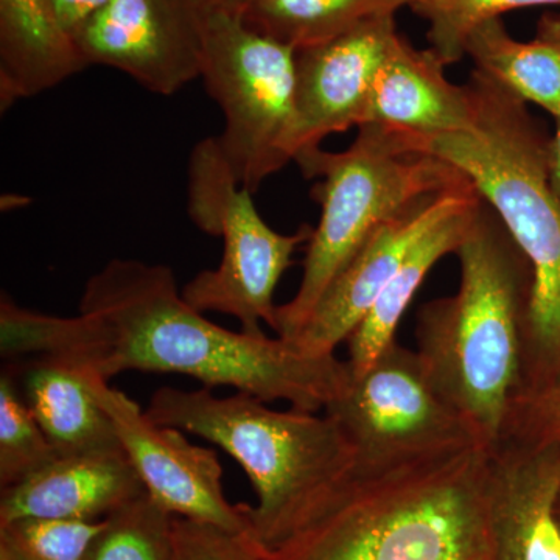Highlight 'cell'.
<instances>
[{
    "label": "cell",
    "mask_w": 560,
    "mask_h": 560,
    "mask_svg": "<svg viewBox=\"0 0 560 560\" xmlns=\"http://www.w3.org/2000/svg\"><path fill=\"white\" fill-rule=\"evenodd\" d=\"M147 493L125 453L70 455L51 459L0 495V523L102 522Z\"/></svg>",
    "instance_id": "9a60e30c"
},
{
    "label": "cell",
    "mask_w": 560,
    "mask_h": 560,
    "mask_svg": "<svg viewBox=\"0 0 560 560\" xmlns=\"http://www.w3.org/2000/svg\"><path fill=\"white\" fill-rule=\"evenodd\" d=\"M464 54L469 55L477 72L558 119L560 54L551 44L539 38L529 43L514 39L501 20H493L470 33Z\"/></svg>",
    "instance_id": "ffe728a7"
},
{
    "label": "cell",
    "mask_w": 560,
    "mask_h": 560,
    "mask_svg": "<svg viewBox=\"0 0 560 560\" xmlns=\"http://www.w3.org/2000/svg\"><path fill=\"white\" fill-rule=\"evenodd\" d=\"M560 444L490 448L488 525L493 560H560Z\"/></svg>",
    "instance_id": "5bb4252c"
},
{
    "label": "cell",
    "mask_w": 560,
    "mask_h": 560,
    "mask_svg": "<svg viewBox=\"0 0 560 560\" xmlns=\"http://www.w3.org/2000/svg\"><path fill=\"white\" fill-rule=\"evenodd\" d=\"M198 14L201 79L224 116L220 143L235 178L254 191L294 161L296 51L246 25L235 0Z\"/></svg>",
    "instance_id": "52a82bcc"
},
{
    "label": "cell",
    "mask_w": 560,
    "mask_h": 560,
    "mask_svg": "<svg viewBox=\"0 0 560 560\" xmlns=\"http://www.w3.org/2000/svg\"><path fill=\"white\" fill-rule=\"evenodd\" d=\"M191 2H194L195 5L201 7V5H209V3H217V2H234V0H191Z\"/></svg>",
    "instance_id": "1f68e13d"
},
{
    "label": "cell",
    "mask_w": 560,
    "mask_h": 560,
    "mask_svg": "<svg viewBox=\"0 0 560 560\" xmlns=\"http://www.w3.org/2000/svg\"><path fill=\"white\" fill-rule=\"evenodd\" d=\"M175 515L149 493L110 514L84 560H172Z\"/></svg>",
    "instance_id": "7402d4cb"
},
{
    "label": "cell",
    "mask_w": 560,
    "mask_h": 560,
    "mask_svg": "<svg viewBox=\"0 0 560 560\" xmlns=\"http://www.w3.org/2000/svg\"><path fill=\"white\" fill-rule=\"evenodd\" d=\"M108 3L109 0H54L58 20L72 38L94 14H97Z\"/></svg>",
    "instance_id": "83f0119b"
},
{
    "label": "cell",
    "mask_w": 560,
    "mask_h": 560,
    "mask_svg": "<svg viewBox=\"0 0 560 560\" xmlns=\"http://www.w3.org/2000/svg\"><path fill=\"white\" fill-rule=\"evenodd\" d=\"M555 120V135L548 139L547 167L552 194L556 195L560 202V116Z\"/></svg>",
    "instance_id": "f1b7e54d"
},
{
    "label": "cell",
    "mask_w": 560,
    "mask_h": 560,
    "mask_svg": "<svg viewBox=\"0 0 560 560\" xmlns=\"http://www.w3.org/2000/svg\"><path fill=\"white\" fill-rule=\"evenodd\" d=\"M474 184L430 195L382 224L331 280L307 323L291 340L308 355H331L371 311L412 245L453 210L478 197Z\"/></svg>",
    "instance_id": "7c38bea8"
},
{
    "label": "cell",
    "mask_w": 560,
    "mask_h": 560,
    "mask_svg": "<svg viewBox=\"0 0 560 560\" xmlns=\"http://www.w3.org/2000/svg\"><path fill=\"white\" fill-rule=\"evenodd\" d=\"M0 560H24L9 537L0 534Z\"/></svg>",
    "instance_id": "4dcf8cb0"
},
{
    "label": "cell",
    "mask_w": 560,
    "mask_h": 560,
    "mask_svg": "<svg viewBox=\"0 0 560 560\" xmlns=\"http://www.w3.org/2000/svg\"><path fill=\"white\" fill-rule=\"evenodd\" d=\"M558 518H559V523H560V495H559V500H558Z\"/></svg>",
    "instance_id": "836d02e7"
},
{
    "label": "cell",
    "mask_w": 560,
    "mask_h": 560,
    "mask_svg": "<svg viewBox=\"0 0 560 560\" xmlns=\"http://www.w3.org/2000/svg\"><path fill=\"white\" fill-rule=\"evenodd\" d=\"M102 522L40 521L24 518L0 523L24 560H84Z\"/></svg>",
    "instance_id": "d4e9b609"
},
{
    "label": "cell",
    "mask_w": 560,
    "mask_h": 560,
    "mask_svg": "<svg viewBox=\"0 0 560 560\" xmlns=\"http://www.w3.org/2000/svg\"><path fill=\"white\" fill-rule=\"evenodd\" d=\"M396 14L296 51L294 161L331 135L364 125L372 88L399 32ZM293 161V162H294Z\"/></svg>",
    "instance_id": "4fadbf2b"
},
{
    "label": "cell",
    "mask_w": 560,
    "mask_h": 560,
    "mask_svg": "<svg viewBox=\"0 0 560 560\" xmlns=\"http://www.w3.org/2000/svg\"><path fill=\"white\" fill-rule=\"evenodd\" d=\"M477 198L453 210L447 217L434 223L418 242L383 289L353 334L350 335L349 366L352 375L368 370L390 342L396 341V331L401 316L410 307L420 285L431 268L448 254H455L469 234L482 206Z\"/></svg>",
    "instance_id": "d6986e66"
},
{
    "label": "cell",
    "mask_w": 560,
    "mask_h": 560,
    "mask_svg": "<svg viewBox=\"0 0 560 560\" xmlns=\"http://www.w3.org/2000/svg\"><path fill=\"white\" fill-rule=\"evenodd\" d=\"M253 190L235 178L219 136L200 140L189 161V217L205 234L223 241L215 270L201 271L183 289L191 307L219 312L241 320L243 334L260 337V324L275 330V291L311 241L312 228L294 234L272 230L254 205Z\"/></svg>",
    "instance_id": "ba28073f"
},
{
    "label": "cell",
    "mask_w": 560,
    "mask_h": 560,
    "mask_svg": "<svg viewBox=\"0 0 560 560\" xmlns=\"http://www.w3.org/2000/svg\"><path fill=\"white\" fill-rule=\"evenodd\" d=\"M265 404L241 390L217 397L210 388H162L145 412L241 464L257 495L249 510L254 536L275 550L352 478L355 456L326 412L275 411Z\"/></svg>",
    "instance_id": "5b68a950"
},
{
    "label": "cell",
    "mask_w": 560,
    "mask_h": 560,
    "mask_svg": "<svg viewBox=\"0 0 560 560\" xmlns=\"http://www.w3.org/2000/svg\"><path fill=\"white\" fill-rule=\"evenodd\" d=\"M400 2L415 9V7L422 5V3L429 2V0H400Z\"/></svg>",
    "instance_id": "d6a6232c"
},
{
    "label": "cell",
    "mask_w": 560,
    "mask_h": 560,
    "mask_svg": "<svg viewBox=\"0 0 560 560\" xmlns=\"http://www.w3.org/2000/svg\"><path fill=\"white\" fill-rule=\"evenodd\" d=\"M455 254L459 289L422 305L416 352L438 390L490 451L503 441L512 408L526 390L533 271L486 201Z\"/></svg>",
    "instance_id": "7a4b0ae2"
},
{
    "label": "cell",
    "mask_w": 560,
    "mask_h": 560,
    "mask_svg": "<svg viewBox=\"0 0 560 560\" xmlns=\"http://www.w3.org/2000/svg\"><path fill=\"white\" fill-rule=\"evenodd\" d=\"M548 5H560V0H429L412 10L429 21V49L451 66L463 60L467 38L485 22L511 11Z\"/></svg>",
    "instance_id": "cb8c5ba5"
},
{
    "label": "cell",
    "mask_w": 560,
    "mask_h": 560,
    "mask_svg": "<svg viewBox=\"0 0 560 560\" xmlns=\"http://www.w3.org/2000/svg\"><path fill=\"white\" fill-rule=\"evenodd\" d=\"M489 448L355 477L275 548L276 560H493Z\"/></svg>",
    "instance_id": "3957f363"
},
{
    "label": "cell",
    "mask_w": 560,
    "mask_h": 560,
    "mask_svg": "<svg viewBox=\"0 0 560 560\" xmlns=\"http://www.w3.org/2000/svg\"><path fill=\"white\" fill-rule=\"evenodd\" d=\"M445 68L433 50L397 35L375 77L364 124L423 138L469 130L478 113L474 90L453 84Z\"/></svg>",
    "instance_id": "2e32d148"
},
{
    "label": "cell",
    "mask_w": 560,
    "mask_h": 560,
    "mask_svg": "<svg viewBox=\"0 0 560 560\" xmlns=\"http://www.w3.org/2000/svg\"><path fill=\"white\" fill-rule=\"evenodd\" d=\"M355 456V477H375L485 447L445 399L418 352L393 341L324 408ZM488 448V447H486Z\"/></svg>",
    "instance_id": "9c48e42d"
},
{
    "label": "cell",
    "mask_w": 560,
    "mask_h": 560,
    "mask_svg": "<svg viewBox=\"0 0 560 560\" xmlns=\"http://www.w3.org/2000/svg\"><path fill=\"white\" fill-rule=\"evenodd\" d=\"M84 374L151 499L175 517L234 533L253 530L249 504H231L224 497L223 469L215 452L191 444L178 429L158 425L127 394Z\"/></svg>",
    "instance_id": "30bf717a"
},
{
    "label": "cell",
    "mask_w": 560,
    "mask_h": 560,
    "mask_svg": "<svg viewBox=\"0 0 560 560\" xmlns=\"http://www.w3.org/2000/svg\"><path fill=\"white\" fill-rule=\"evenodd\" d=\"M545 43L551 44L560 54V13L544 14L537 25V36Z\"/></svg>",
    "instance_id": "f546056e"
},
{
    "label": "cell",
    "mask_w": 560,
    "mask_h": 560,
    "mask_svg": "<svg viewBox=\"0 0 560 560\" xmlns=\"http://www.w3.org/2000/svg\"><path fill=\"white\" fill-rule=\"evenodd\" d=\"M88 68L54 0H0V110Z\"/></svg>",
    "instance_id": "ac0fdd59"
},
{
    "label": "cell",
    "mask_w": 560,
    "mask_h": 560,
    "mask_svg": "<svg viewBox=\"0 0 560 560\" xmlns=\"http://www.w3.org/2000/svg\"><path fill=\"white\" fill-rule=\"evenodd\" d=\"M294 162L305 178H319L313 198L320 217L305 248L300 289L276 311V335L287 341L300 334L331 280L382 224L430 195L469 183L447 161L411 149L401 132L377 124L361 125L345 151L316 149Z\"/></svg>",
    "instance_id": "8992f818"
},
{
    "label": "cell",
    "mask_w": 560,
    "mask_h": 560,
    "mask_svg": "<svg viewBox=\"0 0 560 560\" xmlns=\"http://www.w3.org/2000/svg\"><path fill=\"white\" fill-rule=\"evenodd\" d=\"M9 372L0 377V486L11 488L57 458Z\"/></svg>",
    "instance_id": "603a6c76"
},
{
    "label": "cell",
    "mask_w": 560,
    "mask_h": 560,
    "mask_svg": "<svg viewBox=\"0 0 560 560\" xmlns=\"http://www.w3.org/2000/svg\"><path fill=\"white\" fill-rule=\"evenodd\" d=\"M469 84L478 109L469 130L430 138L401 135L411 149L464 173L529 261L526 394L560 370V202L548 180L550 138L526 103L495 81L475 70Z\"/></svg>",
    "instance_id": "277c9868"
},
{
    "label": "cell",
    "mask_w": 560,
    "mask_h": 560,
    "mask_svg": "<svg viewBox=\"0 0 560 560\" xmlns=\"http://www.w3.org/2000/svg\"><path fill=\"white\" fill-rule=\"evenodd\" d=\"M73 39L88 66L120 70L154 94L201 79L200 14L191 0H109Z\"/></svg>",
    "instance_id": "8fae6325"
},
{
    "label": "cell",
    "mask_w": 560,
    "mask_h": 560,
    "mask_svg": "<svg viewBox=\"0 0 560 560\" xmlns=\"http://www.w3.org/2000/svg\"><path fill=\"white\" fill-rule=\"evenodd\" d=\"M172 560H276L253 530L234 533L209 523L175 517Z\"/></svg>",
    "instance_id": "484cf974"
},
{
    "label": "cell",
    "mask_w": 560,
    "mask_h": 560,
    "mask_svg": "<svg viewBox=\"0 0 560 560\" xmlns=\"http://www.w3.org/2000/svg\"><path fill=\"white\" fill-rule=\"evenodd\" d=\"M9 361L5 371L58 455L125 453L113 419L83 371L50 357Z\"/></svg>",
    "instance_id": "e0dca14e"
},
{
    "label": "cell",
    "mask_w": 560,
    "mask_h": 560,
    "mask_svg": "<svg viewBox=\"0 0 560 560\" xmlns=\"http://www.w3.org/2000/svg\"><path fill=\"white\" fill-rule=\"evenodd\" d=\"M254 31L290 47L311 49L359 27L396 14L400 0H235Z\"/></svg>",
    "instance_id": "44dd1931"
},
{
    "label": "cell",
    "mask_w": 560,
    "mask_h": 560,
    "mask_svg": "<svg viewBox=\"0 0 560 560\" xmlns=\"http://www.w3.org/2000/svg\"><path fill=\"white\" fill-rule=\"evenodd\" d=\"M7 360L50 357L109 382L125 371L189 375L264 401L318 412L350 381L348 361L308 355L283 338L223 329L184 300L165 265L114 259L95 272L72 318L0 301Z\"/></svg>",
    "instance_id": "6da1fadb"
},
{
    "label": "cell",
    "mask_w": 560,
    "mask_h": 560,
    "mask_svg": "<svg viewBox=\"0 0 560 560\" xmlns=\"http://www.w3.org/2000/svg\"><path fill=\"white\" fill-rule=\"evenodd\" d=\"M560 444V370L512 408L503 441Z\"/></svg>",
    "instance_id": "4316f807"
}]
</instances>
